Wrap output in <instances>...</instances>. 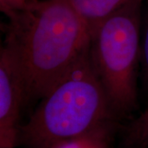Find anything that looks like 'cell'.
Here are the masks:
<instances>
[{
	"mask_svg": "<svg viewBox=\"0 0 148 148\" xmlns=\"http://www.w3.org/2000/svg\"><path fill=\"white\" fill-rule=\"evenodd\" d=\"M26 73L28 97L42 98L90 49V32L70 0H44L9 20Z\"/></svg>",
	"mask_w": 148,
	"mask_h": 148,
	"instance_id": "6da1fadb",
	"label": "cell"
},
{
	"mask_svg": "<svg viewBox=\"0 0 148 148\" xmlns=\"http://www.w3.org/2000/svg\"><path fill=\"white\" fill-rule=\"evenodd\" d=\"M41 99L29 121L20 127L17 144L49 148L58 142L116 124L120 118L93 67L90 49Z\"/></svg>",
	"mask_w": 148,
	"mask_h": 148,
	"instance_id": "7a4b0ae2",
	"label": "cell"
},
{
	"mask_svg": "<svg viewBox=\"0 0 148 148\" xmlns=\"http://www.w3.org/2000/svg\"><path fill=\"white\" fill-rule=\"evenodd\" d=\"M143 1L123 7L90 32L91 63L120 118L138 107Z\"/></svg>",
	"mask_w": 148,
	"mask_h": 148,
	"instance_id": "3957f363",
	"label": "cell"
},
{
	"mask_svg": "<svg viewBox=\"0 0 148 148\" xmlns=\"http://www.w3.org/2000/svg\"><path fill=\"white\" fill-rule=\"evenodd\" d=\"M29 100L26 73L14 40L7 35L0 51V147L13 148L18 143L19 119Z\"/></svg>",
	"mask_w": 148,
	"mask_h": 148,
	"instance_id": "277c9868",
	"label": "cell"
},
{
	"mask_svg": "<svg viewBox=\"0 0 148 148\" xmlns=\"http://www.w3.org/2000/svg\"><path fill=\"white\" fill-rule=\"evenodd\" d=\"M90 32L106 17L135 0H70Z\"/></svg>",
	"mask_w": 148,
	"mask_h": 148,
	"instance_id": "5b68a950",
	"label": "cell"
},
{
	"mask_svg": "<svg viewBox=\"0 0 148 148\" xmlns=\"http://www.w3.org/2000/svg\"><path fill=\"white\" fill-rule=\"evenodd\" d=\"M116 124L107 125L75 138L53 144L49 148H110Z\"/></svg>",
	"mask_w": 148,
	"mask_h": 148,
	"instance_id": "8992f818",
	"label": "cell"
},
{
	"mask_svg": "<svg viewBox=\"0 0 148 148\" xmlns=\"http://www.w3.org/2000/svg\"><path fill=\"white\" fill-rule=\"evenodd\" d=\"M127 143L138 148H148V109L130 123L126 132Z\"/></svg>",
	"mask_w": 148,
	"mask_h": 148,
	"instance_id": "52a82bcc",
	"label": "cell"
},
{
	"mask_svg": "<svg viewBox=\"0 0 148 148\" xmlns=\"http://www.w3.org/2000/svg\"><path fill=\"white\" fill-rule=\"evenodd\" d=\"M141 70L143 83L148 90V15L141 39Z\"/></svg>",
	"mask_w": 148,
	"mask_h": 148,
	"instance_id": "ba28073f",
	"label": "cell"
},
{
	"mask_svg": "<svg viewBox=\"0 0 148 148\" xmlns=\"http://www.w3.org/2000/svg\"><path fill=\"white\" fill-rule=\"evenodd\" d=\"M32 1H33V2H39L40 0H32Z\"/></svg>",
	"mask_w": 148,
	"mask_h": 148,
	"instance_id": "9c48e42d",
	"label": "cell"
}]
</instances>
